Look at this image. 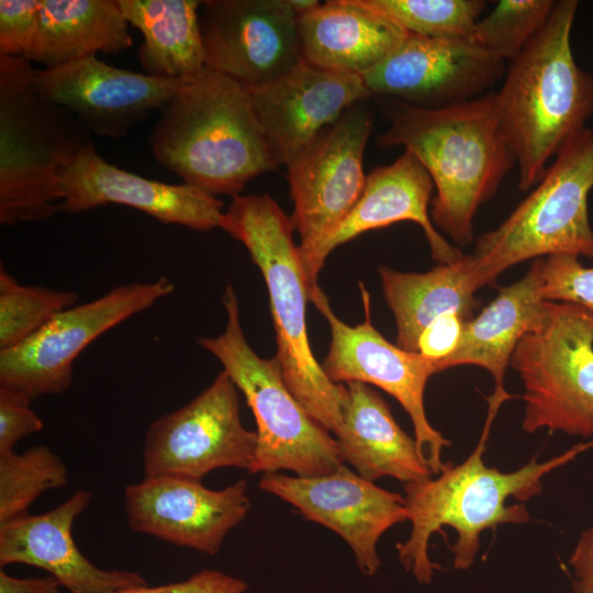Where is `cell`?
I'll return each mask as SVG.
<instances>
[{"instance_id": "18", "label": "cell", "mask_w": 593, "mask_h": 593, "mask_svg": "<svg viewBox=\"0 0 593 593\" xmlns=\"http://www.w3.org/2000/svg\"><path fill=\"white\" fill-rule=\"evenodd\" d=\"M187 79H165L122 69L97 56L35 69L37 92L70 111L98 136L119 138L160 110Z\"/></svg>"}, {"instance_id": "26", "label": "cell", "mask_w": 593, "mask_h": 593, "mask_svg": "<svg viewBox=\"0 0 593 593\" xmlns=\"http://www.w3.org/2000/svg\"><path fill=\"white\" fill-rule=\"evenodd\" d=\"M384 300L396 325V346L417 353L423 331L437 317L455 313L472 318L481 289L469 255L451 264H439L427 272H401L378 268Z\"/></svg>"}, {"instance_id": "15", "label": "cell", "mask_w": 593, "mask_h": 593, "mask_svg": "<svg viewBox=\"0 0 593 593\" xmlns=\"http://www.w3.org/2000/svg\"><path fill=\"white\" fill-rule=\"evenodd\" d=\"M505 70L506 63L473 36L432 38L407 33L387 59L361 77L371 94L441 108L492 92Z\"/></svg>"}, {"instance_id": "35", "label": "cell", "mask_w": 593, "mask_h": 593, "mask_svg": "<svg viewBox=\"0 0 593 593\" xmlns=\"http://www.w3.org/2000/svg\"><path fill=\"white\" fill-rule=\"evenodd\" d=\"M25 392L0 387V454L13 451L15 444L43 429V421L31 409Z\"/></svg>"}, {"instance_id": "29", "label": "cell", "mask_w": 593, "mask_h": 593, "mask_svg": "<svg viewBox=\"0 0 593 593\" xmlns=\"http://www.w3.org/2000/svg\"><path fill=\"white\" fill-rule=\"evenodd\" d=\"M67 482L66 465L45 445L0 454V525L29 514L41 494Z\"/></svg>"}, {"instance_id": "2", "label": "cell", "mask_w": 593, "mask_h": 593, "mask_svg": "<svg viewBox=\"0 0 593 593\" xmlns=\"http://www.w3.org/2000/svg\"><path fill=\"white\" fill-rule=\"evenodd\" d=\"M387 110L389 125L378 145L402 146L422 164L436 190L429 211L433 224L456 244L469 246L478 208L515 167L495 93L441 108L390 100Z\"/></svg>"}, {"instance_id": "40", "label": "cell", "mask_w": 593, "mask_h": 593, "mask_svg": "<svg viewBox=\"0 0 593 593\" xmlns=\"http://www.w3.org/2000/svg\"><path fill=\"white\" fill-rule=\"evenodd\" d=\"M295 14L302 15L321 4L317 0H288Z\"/></svg>"}, {"instance_id": "7", "label": "cell", "mask_w": 593, "mask_h": 593, "mask_svg": "<svg viewBox=\"0 0 593 593\" xmlns=\"http://www.w3.org/2000/svg\"><path fill=\"white\" fill-rule=\"evenodd\" d=\"M222 300L227 316L224 332L197 343L222 363L254 414L257 448L250 473L286 470L315 477L334 472L344 465L336 438L290 392L277 359L260 357L248 344L232 286Z\"/></svg>"}, {"instance_id": "27", "label": "cell", "mask_w": 593, "mask_h": 593, "mask_svg": "<svg viewBox=\"0 0 593 593\" xmlns=\"http://www.w3.org/2000/svg\"><path fill=\"white\" fill-rule=\"evenodd\" d=\"M127 25L119 0H43L24 58L51 68L118 54L133 45Z\"/></svg>"}, {"instance_id": "23", "label": "cell", "mask_w": 593, "mask_h": 593, "mask_svg": "<svg viewBox=\"0 0 593 593\" xmlns=\"http://www.w3.org/2000/svg\"><path fill=\"white\" fill-rule=\"evenodd\" d=\"M302 60L362 76L387 59L407 33L365 0H328L298 16Z\"/></svg>"}, {"instance_id": "24", "label": "cell", "mask_w": 593, "mask_h": 593, "mask_svg": "<svg viewBox=\"0 0 593 593\" xmlns=\"http://www.w3.org/2000/svg\"><path fill=\"white\" fill-rule=\"evenodd\" d=\"M345 385L342 423L334 434L343 463L372 482L390 477L406 484L433 477L415 438L401 428L382 396L362 382Z\"/></svg>"}, {"instance_id": "34", "label": "cell", "mask_w": 593, "mask_h": 593, "mask_svg": "<svg viewBox=\"0 0 593 593\" xmlns=\"http://www.w3.org/2000/svg\"><path fill=\"white\" fill-rule=\"evenodd\" d=\"M43 0L0 1V56L24 57L37 27Z\"/></svg>"}, {"instance_id": "19", "label": "cell", "mask_w": 593, "mask_h": 593, "mask_svg": "<svg viewBox=\"0 0 593 593\" xmlns=\"http://www.w3.org/2000/svg\"><path fill=\"white\" fill-rule=\"evenodd\" d=\"M59 210L80 213L109 203L139 210L165 224L195 231L220 227L223 202L197 187L144 178L107 161L93 142L79 147L61 172Z\"/></svg>"}, {"instance_id": "14", "label": "cell", "mask_w": 593, "mask_h": 593, "mask_svg": "<svg viewBox=\"0 0 593 593\" xmlns=\"http://www.w3.org/2000/svg\"><path fill=\"white\" fill-rule=\"evenodd\" d=\"M259 488L295 507L307 521L337 534L367 577L374 575L381 566L380 538L407 521L403 495L378 486L346 465L315 477L264 473Z\"/></svg>"}, {"instance_id": "6", "label": "cell", "mask_w": 593, "mask_h": 593, "mask_svg": "<svg viewBox=\"0 0 593 593\" xmlns=\"http://www.w3.org/2000/svg\"><path fill=\"white\" fill-rule=\"evenodd\" d=\"M32 63L0 56V224L49 219L64 200L61 172L90 132L36 90Z\"/></svg>"}, {"instance_id": "21", "label": "cell", "mask_w": 593, "mask_h": 593, "mask_svg": "<svg viewBox=\"0 0 593 593\" xmlns=\"http://www.w3.org/2000/svg\"><path fill=\"white\" fill-rule=\"evenodd\" d=\"M91 492L79 490L53 510L0 525V566L22 563L43 569L70 593H114L146 585L141 574L94 566L72 538L76 518L88 507Z\"/></svg>"}, {"instance_id": "32", "label": "cell", "mask_w": 593, "mask_h": 593, "mask_svg": "<svg viewBox=\"0 0 593 593\" xmlns=\"http://www.w3.org/2000/svg\"><path fill=\"white\" fill-rule=\"evenodd\" d=\"M555 3V0H500L478 21L473 37L508 64L546 26Z\"/></svg>"}, {"instance_id": "13", "label": "cell", "mask_w": 593, "mask_h": 593, "mask_svg": "<svg viewBox=\"0 0 593 593\" xmlns=\"http://www.w3.org/2000/svg\"><path fill=\"white\" fill-rule=\"evenodd\" d=\"M257 433L240 419L238 389L225 371L182 407L148 426L143 447L145 478L201 480L219 468L250 472Z\"/></svg>"}, {"instance_id": "4", "label": "cell", "mask_w": 593, "mask_h": 593, "mask_svg": "<svg viewBox=\"0 0 593 593\" xmlns=\"http://www.w3.org/2000/svg\"><path fill=\"white\" fill-rule=\"evenodd\" d=\"M578 7L577 0L556 1L546 26L507 64L494 92L522 191L541 179L593 115V75L577 64L571 48Z\"/></svg>"}, {"instance_id": "31", "label": "cell", "mask_w": 593, "mask_h": 593, "mask_svg": "<svg viewBox=\"0 0 593 593\" xmlns=\"http://www.w3.org/2000/svg\"><path fill=\"white\" fill-rule=\"evenodd\" d=\"M406 33L432 38L473 36L483 0H365Z\"/></svg>"}, {"instance_id": "3", "label": "cell", "mask_w": 593, "mask_h": 593, "mask_svg": "<svg viewBox=\"0 0 593 593\" xmlns=\"http://www.w3.org/2000/svg\"><path fill=\"white\" fill-rule=\"evenodd\" d=\"M149 144L161 166L213 195H239L250 180L279 168L249 91L209 67L159 110Z\"/></svg>"}, {"instance_id": "36", "label": "cell", "mask_w": 593, "mask_h": 593, "mask_svg": "<svg viewBox=\"0 0 593 593\" xmlns=\"http://www.w3.org/2000/svg\"><path fill=\"white\" fill-rule=\"evenodd\" d=\"M247 583L238 578L214 569H204L190 578L157 586H135L114 593H244Z\"/></svg>"}, {"instance_id": "9", "label": "cell", "mask_w": 593, "mask_h": 593, "mask_svg": "<svg viewBox=\"0 0 593 593\" xmlns=\"http://www.w3.org/2000/svg\"><path fill=\"white\" fill-rule=\"evenodd\" d=\"M511 366L523 383L522 428L593 439V311L547 302L541 325L517 344Z\"/></svg>"}, {"instance_id": "33", "label": "cell", "mask_w": 593, "mask_h": 593, "mask_svg": "<svg viewBox=\"0 0 593 593\" xmlns=\"http://www.w3.org/2000/svg\"><path fill=\"white\" fill-rule=\"evenodd\" d=\"M541 296L548 302H564L593 311V267H584L570 254L541 259Z\"/></svg>"}, {"instance_id": "12", "label": "cell", "mask_w": 593, "mask_h": 593, "mask_svg": "<svg viewBox=\"0 0 593 593\" xmlns=\"http://www.w3.org/2000/svg\"><path fill=\"white\" fill-rule=\"evenodd\" d=\"M359 284L365 320L356 326L336 316L318 286L309 291V300L325 317L331 331L328 353L321 366L334 383L358 381L393 396L410 416L421 455L435 475L444 465L443 449L450 445L432 426L424 405L427 381L436 371L422 355L391 344L378 332L370 318L369 293Z\"/></svg>"}, {"instance_id": "37", "label": "cell", "mask_w": 593, "mask_h": 593, "mask_svg": "<svg viewBox=\"0 0 593 593\" xmlns=\"http://www.w3.org/2000/svg\"><path fill=\"white\" fill-rule=\"evenodd\" d=\"M458 314H444L434 320L421 334L417 353L429 360L437 373V366L457 348L466 325Z\"/></svg>"}, {"instance_id": "11", "label": "cell", "mask_w": 593, "mask_h": 593, "mask_svg": "<svg viewBox=\"0 0 593 593\" xmlns=\"http://www.w3.org/2000/svg\"><path fill=\"white\" fill-rule=\"evenodd\" d=\"M172 291V282L159 277L118 286L60 312L23 344L0 350V387L32 399L64 393L72 383L75 360L92 342Z\"/></svg>"}, {"instance_id": "28", "label": "cell", "mask_w": 593, "mask_h": 593, "mask_svg": "<svg viewBox=\"0 0 593 593\" xmlns=\"http://www.w3.org/2000/svg\"><path fill=\"white\" fill-rule=\"evenodd\" d=\"M128 24L143 41L138 59L145 74L188 79L205 66L199 0H119Z\"/></svg>"}, {"instance_id": "22", "label": "cell", "mask_w": 593, "mask_h": 593, "mask_svg": "<svg viewBox=\"0 0 593 593\" xmlns=\"http://www.w3.org/2000/svg\"><path fill=\"white\" fill-rule=\"evenodd\" d=\"M434 183L422 164L404 150L393 163L373 168L366 178L363 191L339 227L316 251L306 272L309 290L318 286V272L327 256L355 237L402 221L419 225L432 257L439 264H451L463 253L448 243L434 226L428 208Z\"/></svg>"}, {"instance_id": "25", "label": "cell", "mask_w": 593, "mask_h": 593, "mask_svg": "<svg viewBox=\"0 0 593 593\" xmlns=\"http://www.w3.org/2000/svg\"><path fill=\"white\" fill-rule=\"evenodd\" d=\"M541 259H535L522 279L501 288L494 300L466 323L457 348L437 366V372L462 365L478 366L494 378L492 394L513 396L503 384L506 368L519 340L536 331L546 314Z\"/></svg>"}, {"instance_id": "8", "label": "cell", "mask_w": 593, "mask_h": 593, "mask_svg": "<svg viewBox=\"0 0 593 593\" xmlns=\"http://www.w3.org/2000/svg\"><path fill=\"white\" fill-rule=\"evenodd\" d=\"M593 188V130L569 141L529 194L494 230L481 234L469 254L480 287L529 259L557 254L593 261L589 194Z\"/></svg>"}, {"instance_id": "30", "label": "cell", "mask_w": 593, "mask_h": 593, "mask_svg": "<svg viewBox=\"0 0 593 593\" xmlns=\"http://www.w3.org/2000/svg\"><path fill=\"white\" fill-rule=\"evenodd\" d=\"M77 300L74 291L21 284L1 265L0 350L23 344Z\"/></svg>"}, {"instance_id": "20", "label": "cell", "mask_w": 593, "mask_h": 593, "mask_svg": "<svg viewBox=\"0 0 593 593\" xmlns=\"http://www.w3.org/2000/svg\"><path fill=\"white\" fill-rule=\"evenodd\" d=\"M248 91L279 167H288L349 108L371 96L361 76L326 71L303 60Z\"/></svg>"}, {"instance_id": "39", "label": "cell", "mask_w": 593, "mask_h": 593, "mask_svg": "<svg viewBox=\"0 0 593 593\" xmlns=\"http://www.w3.org/2000/svg\"><path fill=\"white\" fill-rule=\"evenodd\" d=\"M60 586L53 575L21 579L0 571V593H60Z\"/></svg>"}, {"instance_id": "38", "label": "cell", "mask_w": 593, "mask_h": 593, "mask_svg": "<svg viewBox=\"0 0 593 593\" xmlns=\"http://www.w3.org/2000/svg\"><path fill=\"white\" fill-rule=\"evenodd\" d=\"M572 568V593H593V526L583 532L568 560Z\"/></svg>"}, {"instance_id": "1", "label": "cell", "mask_w": 593, "mask_h": 593, "mask_svg": "<svg viewBox=\"0 0 593 593\" xmlns=\"http://www.w3.org/2000/svg\"><path fill=\"white\" fill-rule=\"evenodd\" d=\"M500 407L489 405L486 421L474 450L460 463H444L436 478L403 484L411 532L396 545L400 563L421 584L433 581L435 570L428 553L430 537L448 526L457 538L451 545L454 568L469 569L480 548L481 534L505 524H523L529 513L523 503L542 491L544 478L579 454L593 447V439L578 444L545 461L533 458L517 470L503 472L486 466L483 456L492 423Z\"/></svg>"}, {"instance_id": "10", "label": "cell", "mask_w": 593, "mask_h": 593, "mask_svg": "<svg viewBox=\"0 0 593 593\" xmlns=\"http://www.w3.org/2000/svg\"><path fill=\"white\" fill-rule=\"evenodd\" d=\"M372 128L371 115L356 104L287 167L293 201L290 220L300 237L305 275L318 248L344 222L363 191V155Z\"/></svg>"}, {"instance_id": "16", "label": "cell", "mask_w": 593, "mask_h": 593, "mask_svg": "<svg viewBox=\"0 0 593 593\" xmlns=\"http://www.w3.org/2000/svg\"><path fill=\"white\" fill-rule=\"evenodd\" d=\"M205 66L248 90L302 61L298 15L288 0L202 1Z\"/></svg>"}, {"instance_id": "5", "label": "cell", "mask_w": 593, "mask_h": 593, "mask_svg": "<svg viewBox=\"0 0 593 593\" xmlns=\"http://www.w3.org/2000/svg\"><path fill=\"white\" fill-rule=\"evenodd\" d=\"M220 227L240 242L267 286L283 381L328 432L342 423L345 383H334L311 349L306 328L309 287L290 216L268 194L236 195Z\"/></svg>"}, {"instance_id": "17", "label": "cell", "mask_w": 593, "mask_h": 593, "mask_svg": "<svg viewBox=\"0 0 593 593\" xmlns=\"http://www.w3.org/2000/svg\"><path fill=\"white\" fill-rule=\"evenodd\" d=\"M124 507L134 532L214 556L245 519L250 499L244 479L212 490L198 479L158 475L127 485Z\"/></svg>"}]
</instances>
